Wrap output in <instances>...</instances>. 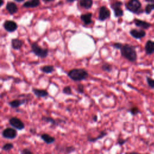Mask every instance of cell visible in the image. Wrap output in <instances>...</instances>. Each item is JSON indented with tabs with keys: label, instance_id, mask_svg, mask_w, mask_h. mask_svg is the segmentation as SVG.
<instances>
[{
	"label": "cell",
	"instance_id": "6da1fadb",
	"mask_svg": "<svg viewBox=\"0 0 154 154\" xmlns=\"http://www.w3.org/2000/svg\"><path fill=\"white\" fill-rule=\"evenodd\" d=\"M122 55L131 62H134L137 60V54L135 51V48L129 44L123 45L120 49Z\"/></svg>",
	"mask_w": 154,
	"mask_h": 154
},
{
	"label": "cell",
	"instance_id": "7a4b0ae2",
	"mask_svg": "<svg viewBox=\"0 0 154 154\" xmlns=\"http://www.w3.org/2000/svg\"><path fill=\"white\" fill-rule=\"evenodd\" d=\"M68 76L73 81H80L88 77V72L83 69H73L68 72Z\"/></svg>",
	"mask_w": 154,
	"mask_h": 154
},
{
	"label": "cell",
	"instance_id": "3957f363",
	"mask_svg": "<svg viewBox=\"0 0 154 154\" xmlns=\"http://www.w3.org/2000/svg\"><path fill=\"white\" fill-rule=\"evenodd\" d=\"M125 6L128 10L133 13L138 14L141 11V4L139 0H129Z\"/></svg>",
	"mask_w": 154,
	"mask_h": 154
},
{
	"label": "cell",
	"instance_id": "277c9868",
	"mask_svg": "<svg viewBox=\"0 0 154 154\" xmlns=\"http://www.w3.org/2000/svg\"><path fill=\"white\" fill-rule=\"evenodd\" d=\"M31 49L34 54L40 58H46L48 56V49L46 48H42L36 42L32 43Z\"/></svg>",
	"mask_w": 154,
	"mask_h": 154
},
{
	"label": "cell",
	"instance_id": "5b68a950",
	"mask_svg": "<svg viewBox=\"0 0 154 154\" xmlns=\"http://www.w3.org/2000/svg\"><path fill=\"white\" fill-rule=\"evenodd\" d=\"M8 123L13 128L19 131H22L25 128L22 120L17 117H11L8 120Z\"/></svg>",
	"mask_w": 154,
	"mask_h": 154
},
{
	"label": "cell",
	"instance_id": "8992f818",
	"mask_svg": "<svg viewBox=\"0 0 154 154\" xmlns=\"http://www.w3.org/2000/svg\"><path fill=\"white\" fill-rule=\"evenodd\" d=\"M2 137L5 139L13 140L17 136V132L13 128H6L2 131Z\"/></svg>",
	"mask_w": 154,
	"mask_h": 154
},
{
	"label": "cell",
	"instance_id": "52a82bcc",
	"mask_svg": "<svg viewBox=\"0 0 154 154\" xmlns=\"http://www.w3.org/2000/svg\"><path fill=\"white\" fill-rule=\"evenodd\" d=\"M56 150L64 154H70L74 152L76 150V148L73 146H67V145H61L58 144L56 146Z\"/></svg>",
	"mask_w": 154,
	"mask_h": 154
},
{
	"label": "cell",
	"instance_id": "ba28073f",
	"mask_svg": "<svg viewBox=\"0 0 154 154\" xmlns=\"http://www.w3.org/2000/svg\"><path fill=\"white\" fill-rule=\"evenodd\" d=\"M41 120L46 123H49L52 126H58L61 123H66V121L63 119H55L51 117L46 116H42Z\"/></svg>",
	"mask_w": 154,
	"mask_h": 154
},
{
	"label": "cell",
	"instance_id": "9c48e42d",
	"mask_svg": "<svg viewBox=\"0 0 154 154\" xmlns=\"http://www.w3.org/2000/svg\"><path fill=\"white\" fill-rule=\"evenodd\" d=\"M110 16V11L109 9L105 6H102L99 11V20L104 21Z\"/></svg>",
	"mask_w": 154,
	"mask_h": 154
},
{
	"label": "cell",
	"instance_id": "30bf717a",
	"mask_svg": "<svg viewBox=\"0 0 154 154\" xmlns=\"http://www.w3.org/2000/svg\"><path fill=\"white\" fill-rule=\"evenodd\" d=\"M3 26L7 31L10 32H12L15 31L17 29V24L13 20H7L4 23Z\"/></svg>",
	"mask_w": 154,
	"mask_h": 154
},
{
	"label": "cell",
	"instance_id": "8fae6325",
	"mask_svg": "<svg viewBox=\"0 0 154 154\" xmlns=\"http://www.w3.org/2000/svg\"><path fill=\"white\" fill-rule=\"evenodd\" d=\"M131 36L136 39H140L143 38L146 35V32L144 30H138L136 29H132L129 31Z\"/></svg>",
	"mask_w": 154,
	"mask_h": 154
},
{
	"label": "cell",
	"instance_id": "7c38bea8",
	"mask_svg": "<svg viewBox=\"0 0 154 154\" xmlns=\"http://www.w3.org/2000/svg\"><path fill=\"white\" fill-rule=\"evenodd\" d=\"M106 135H108V132L106 131H102L100 132V134L97 136H96L95 137H91L90 135H88L87 138V140L89 142L94 143V142L98 141L99 140H101L102 138H104Z\"/></svg>",
	"mask_w": 154,
	"mask_h": 154
},
{
	"label": "cell",
	"instance_id": "4fadbf2b",
	"mask_svg": "<svg viewBox=\"0 0 154 154\" xmlns=\"http://www.w3.org/2000/svg\"><path fill=\"white\" fill-rule=\"evenodd\" d=\"M41 139L47 144H51L55 141V138L47 133H43L40 135Z\"/></svg>",
	"mask_w": 154,
	"mask_h": 154
},
{
	"label": "cell",
	"instance_id": "5bb4252c",
	"mask_svg": "<svg viewBox=\"0 0 154 154\" xmlns=\"http://www.w3.org/2000/svg\"><path fill=\"white\" fill-rule=\"evenodd\" d=\"M32 92L34 93V95L38 98L40 97H45L49 95L48 92L46 90L43 89H38L36 88H33L32 89Z\"/></svg>",
	"mask_w": 154,
	"mask_h": 154
},
{
	"label": "cell",
	"instance_id": "9a60e30c",
	"mask_svg": "<svg viewBox=\"0 0 154 154\" xmlns=\"http://www.w3.org/2000/svg\"><path fill=\"white\" fill-rule=\"evenodd\" d=\"M145 51L147 55H152L154 53V42L150 40L147 41L145 45Z\"/></svg>",
	"mask_w": 154,
	"mask_h": 154
},
{
	"label": "cell",
	"instance_id": "2e32d148",
	"mask_svg": "<svg viewBox=\"0 0 154 154\" xmlns=\"http://www.w3.org/2000/svg\"><path fill=\"white\" fill-rule=\"evenodd\" d=\"M26 102V99H14L11 101H10L8 103L10 107L12 108H17L20 107L21 105L25 104Z\"/></svg>",
	"mask_w": 154,
	"mask_h": 154
},
{
	"label": "cell",
	"instance_id": "e0dca14e",
	"mask_svg": "<svg viewBox=\"0 0 154 154\" xmlns=\"http://www.w3.org/2000/svg\"><path fill=\"white\" fill-rule=\"evenodd\" d=\"M134 23L135 25L140 28H141L143 29H149L151 26V24L147 22H146L144 20H142L140 19H135L134 20Z\"/></svg>",
	"mask_w": 154,
	"mask_h": 154
},
{
	"label": "cell",
	"instance_id": "ac0fdd59",
	"mask_svg": "<svg viewBox=\"0 0 154 154\" xmlns=\"http://www.w3.org/2000/svg\"><path fill=\"white\" fill-rule=\"evenodd\" d=\"M6 10L10 14H13L18 11V8L14 2H8L6 5Z\"/></svg>",
	"mask_w": 154,
	"mask_h": 154
},
{
	"label": "cell",
	"instance_id": "d6986e66",
	"mask_svg": "<svg viewBox=\"0 0 154 154\" xmlns=\"http://www.w3.org/2000/svg\"><path fill=\"white\" fill-rule=\"evenodd\" d=\"M40 4V0H28L26 1L22 6L25 8H34L38 6Z\"/></svg>",
	"mask_w": 154,
	"mask_h": 154
},
{
	"label": "cell",
	"instance_id": "ffe728a7",
	"mask_svg": "<svg viewBox=\"0 0 154 154\" xmlns=\"http://www.w3.org/2000/svg\"><path fill=\"white\" fill-rule=\"evenodd\" d=\"M92 14L91 13H87L85 14H83L81 15V20L87 25H90L92 23Z\"/></svg>",
	"mask_w": 154,
	"mask_h": 154
},
{
	"label": "cell",
	"instance_id": "44dd1931",
	"mask_svg": "<svg viewBox=\"0 0 154 154\" xmlns=\"http://www.w3.org/2000/svg\"><path fill=\"white\" fill-rule=\"evenodd\" d=\"M23 44V42L19 38H13L11 40V46L14 49H20L22 48Z\"/></svg>",
	"mask_w": 154,
	"mask_h": 154
},
{
	"label": "cell",
	"instance_id": "7402d4cb",
	"mask_svg": "<svg viewBox=\"0 0 154 154\" xmlns=\"http://www.w3.org/2000/svg\"><path fill=\"white\" fill-rule=\"evenodd\" d=\"M79 5L85 9H90L93 5V0H79Z\"/></svg>",
	"mask_w": 154,
	"mask_h": 154
},
{
	"label": "cell",
	"instance_id": "603a6c76",
	"mask_svg": "<svg viewBox=\"0 0 154 154\" xmlns=\"http://www.w3.org/2000/svg\"><path fill=\"white\" fill-rule=\"evenodd\" d=\"M42 72L45 73H51L53 71H54V68L52 66L48 65V66H44L41 67Z\"/></svg>",
	"mask_w": 154,
	"mask_h": 154
},
{
	"label": "cell",
	"instance_id": "cb8c5ba5",
	"mask_svg": "<svg viewBox=\"0 0 154 154\" xmlns=\"http://www.w3.org/2000/svg\"><path fill=\"white\" fill-rule=\"evenodd\" d=\"M14 147V144L12 143H6L1 147L2 150L5 152H8Z\"/></svg>",
	"mask_w": 154,
	"mask_h": 154
},
{
	"label": "cell",
	"instance_id": "d4e9b609",
	"mask_svg": "<svg viewBox=\"0 0 154 154\" xmlns=\"http://www.w3.org/2000/svg\"><path fill=\"white\" fill-rule=\"evenodd\" d=\"M153 10H154V4H148L146 5L144 9L145 13L146 14H150Z\"/></svg>",
	"mask_w": 154,
	"mask_h": 154
},
{
	"label": "cell",
	"instance_id": "484cf974",
	"mask_svg": "<svg viewBox=\"0 0 154 154\" xmlns=\"http://www.w3.org/2000/svg\"><path fill=\"white\" fill-rule=\"evenodd\" d=\"M114 12V16L115 17H122L123 15V10L120 8H116L113 10Z\"/></svg>",
	"mask_w": 154,
	"mask_h": 154
},
{
	"label": "cell",
	"instance_id": "4316f807",
	"mask_svg": "<svg viewBox=\"0 0 154 154\" xmlns=\"http://www.w3.org/2000/svg\"><path fill=\"white\" fill-rule=\"evenodd\" d=\"M129 112L131 114V115L136 116L140 112V111L137 106H133L129 110Z\"/></svg>",
	"mask_w": 154,
	"mask_h": 154
},
{
	"label": "cell",
	"instance_id": "83f0119b",
	"mask_svg": "<svg viewBox=\"0 0 154 154\" xmlns=\"http://www.w3.org/2000/svg\"><path fill=\"white\" fill-rule=\"evenodd\" d=\"M102 69L103 71H105L107 72H110L112 71V66L111 64H109L108 63H105L102 66Z\"/></svg>",
	"mask_w": 154,
	"mask_h": 154
},
{
	"label": "cell",
	"instance_id": "f1b7e54d",
	"mask_svg": "<svg viewBox=\"0 0 154 154\" xmlns=\"http://www.w3.org/2000/svg\"><path fill=\"white\" fill-rule=\"evenodd\" d=\"M63 93L67 95H72V88L70 86H66L63 88Z\"/></svg>",
	"mask_w": 154,
	"mask_h": 154
},
{
	"label": "cell",
	"instance_id": "f546056e",
	"mask_svg": "<svg viewBox=\"0 0 154 154\" xmlns=\"http://www.w3.org/2000/svg\"><path fill=\"white\" fill-rule=\"evenodd\" d=\"M122 2H120V1H116V2H114L113 3H112L111 4V7L112 8V10L116 8H119L122 5Z\"/></svg>",
	"mask_w": 154,
	"mask_h": 154
},
{
	"label": "cell",
	"instance_id": "4dcf8cb0",
	"mask_svg": "<svg viewBox=\"0 0 154 154\" xmlns=\"http://www.w3.org/2000/svg\"><path fill=\"white\" fill-rule=\"evenodd\" d=\"M146 80H147V82L148 85L152 89H154V79H152L151 78L149 77H147L146 78Z\"/></svg>",
	"mask_w": 154,
	"mask_h": 154
},
{
	"label": "cell",
	"instance_id": "1f68e13d",
	"mask_svg": "<svg viewBox=\"0 0 154 154\" xmlns=\"http://www.w3.org/2000/svg\"><path fill=\"white\" fill-rule=\"evenodd\" d=\"M76 90L77 91L80 93V94H82L84 93V87L83 85V84H79L77 85V88H76Z\"/></svg>",
	"mask_w": 154,
	"mask_h": 154
},
{
	"label": "cell",
	"instance_id": "d6a6232c",
	"mask_svg": "<svg viewBox=\"0 0 154 154\" xmlns=\"http://www.w3.org/2000/svg\"><path fill=\"white\" fill-rule=\"evenodd\" d=\"M20 154H34L30 149L28 148H23L22 150H20Z\"/></svg>",
	"mask_w": 154,
	"mask_h": 154
},
{
	"label": "cell",
	"instance_id": "836d02e7",
	"mask_svg": "<svg viewBox=\"0 0 154 154\" xmlns=\"http://www.w3.org/2000/svg\"><path fill=\"white\" fill-rule=\"evenodd\" d=\"M128 140V138L126 139H122V138H119L117 141V144H119L120 146H122L123 144H125Z\"/></svg>",
	"mask_w": 154,
	"mask_h": 154
},
{
	"label": "cell",
	"instance_id": "e575fe53",
	"mask_svg": "<svg viewBox=\"0 0 154 154\" xmlns=\"http://www.w3.org/2000/svg\"><path fill=\"white\" fill-rule=\"evenodd\" d=\"M123 45L120 43H115L113 44V47L117 49H120L122 47Z\"/></svg>",
	"mask_w": 154,
	"mask_h": 154
},
{
	"label": "cell",
	"instance_id": "d590c367",
	"mask_svg": "<svg viewBox=\"0 0 154 154\" xmlns=\"http://www.w3.org/2000/svg\"><path fill=\"white\" fill-rule=\"evenodd\" d=\"M93 120L94 122H97L98 121V116L97 115H94L93 116Z\"/></svg>",
	"mask_w": 154,
	"mask_h": 154
},
{
	"label": "cell",
	"instance_id": "8d00e7d4",
	"mask_svg": "<svg viewBox=\"0 0 154 154\" xmlns=\"http://www.w3.org/2000/svg\"><path fill=\"white\" fill-rule=\"evenodd\" d=\"M125 154H142V153H140L136 152H125ZM144 154H149V153H144Z\"/></svg>",
	"mask_w": 154,
	"mask_h": 154
},
{
	"label": "cell",
	"instance_id": "74e56055",
	"mask_svg": "<svg viewBox=\"0 0 154 154\" xmlns=\"http://www.w3.org/2000/svg\"><path fill=\"white\" fill-rule=\"evenodd\" d=\"M29 131H30V132H31V133H32V134H33L36 133L35 130V129H32V128H31V129H29Z\"/></svg>",
	"mask_w": 154,
	"mask_h": 154
},
{
	"label": "cell",
	"instance_id": "f35d334b",
	"mask_svg": "<svg viewBox=\"0 0 154 154\" xmlns=\"http://www.w3.org/2000/svg\"><path fill=\"white\" fill-rule=\"evenodd\" d=\"M147 2H149V4H154V0H145Z\"/></svg>",
	"mask_w": 154,
	"mask_h": 154
},
{
	"label": "cell",
	"instance_id": "ab89813d",
	"mask_svg": "<svg viewBox=\"0 0 154 154\" xmlns=\"http://www.w3.org/2000/svg\"><path fill=\"white\" fill-rule=\"evenodd\" d=\"M67 2H74V1H75L76 0H66Z\"/></svg>",
	"mask_w": 154,
	"mask_h": 154
},
{
	"label": "cell",
	"instance_id": "60d3db41",
	"mask_svg": "<svg viewBox=\"0 0 154 154\" xmlns=\"http://www.w3.org/2000/svg\"><path fill=\"white\" fill-rule=\"evenodd\" d=\"M14 1L16 2H23L24 0H14Z\"/></svg>",
	"mask_w": 154,
	"mask_h": 154
},
{
	"label": "cell",
	"instance_id": "b9f144b4",
	"mask_svg": "<svg viewBox=\"0 0 154 154\" xmlns=\"http://www.w3.org/2000/svg\"><path fill=\"white\" fill-rule=\"evenodd\" d=\"M44 1H45V2H52V1H54V0H43Z\"/></svg>",
	"mask_w": 154,
	"mask_h": 154
},
{
	"label": "cell",
	"instance_id": "7bdbcfd3",
	"mask_svg": "<svg viewBox=\"0 0 154 154\" xmlns=\"http://www.w3.org/2000/svg\"><path fill=\"white\" fill-rule=\"evenodd\" d=\"M0 1H1V6H2L4 4V1L3 0H0Z\"/></svg>",
	"mask_w": 154,
	"mask_h": 154
},
{
	"label": "cell",
	"instance_id": "ee69618b",
	"mask_svg": "<svg viewBox=\"0 0 154 154\" xmlns=\"http://www.w3.org/2000/svg\"></svg>",
	"mask_w": 154,
	"mask_h": 154
}]
</instances>
